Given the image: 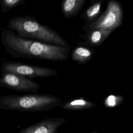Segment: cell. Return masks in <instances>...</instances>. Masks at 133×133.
Returning a JSON list of instances; mask_svg holds the SVG:
<instances>
[{
	"mask_svg": "<svg viewBox=\"0 0 133 133\" xmlns=\"http://www.w3.org/2000/svg\"><path fill=\"white\" fill-rule=\"evenodd\" d=\"M1 40L5 51L11 57L62 61L69 58L70 48L21 37L15 32L1 27Z\"/></svg>",
	"mask_w": 133,
	"mask_h": 133,
	"instance_id": "1",
	"label": "cell"
},
{
	"mask_svg": "<svg viewBox=\"0 0 133 133\" xmlns=\"http://www.w3.org/2000/svg\"><path fill=\"white\" fill-rule=\"evenodd\" d=\"M6 29L23 38L70 48L67 42L57 31L41 24L35 17L30 15L12 17L8 22Z\"/></svg>",
	"mask_w": 133,
	"mask_h": 133,
	"instance_id": "2",
	"label": "cell"
},
{
	"mask_svg": "<svg viewBox=\"0 0 133 133\" xmlns=\"http://www.w3.org/2000/svg\"><path fill=\"white\" fill-rule=\"evenodd\" d=\"M58 97L45 94L6 95L0 97V109L20 112H44L60 107Z\"/></svg>",
	"mask_w": 133,
	"mask_h": 133,
	"instance_id": "3",
	"label": "cell"
},
{
	"mask_svg": "<svg viewBox=\"0 0 133 133\" xmlns=\"http://www.w3.org/2000/svg\"><path fill=\"white\" fill-rule=\"evenodd\" d=\"M123 18V9L121 4L118 1L110 0L105 10L95 21L85 25L83 30L87 31L93 29H101L113 32L121 25Z\"/></svg>",
	"mask_w": 133,
	"mask_h": 133,
	"instance_id": "4",
	"label": "cell"
},
{
	"mask_svg": "<svg viewBox=\"0 0 133 133\" xmlns=\"http://www.w3.org/2000/svg\"><path fill=\"white\" fill-rule=\"evenodd\" d=\"M12 73L31 78L50 77L58 75L54 69L25 64L20 62L4 61L1 66V75Z\"/></svg>",
	"mask_w": 133,
	"mask_h": 133,
	"instance_id": "5",
	"label": "cell"
},
{
	"mask_svg": "<svg viewBox=\"0 0 133 133\" xmlns=\"http://www.w3.org/2000/svg\"><path fill=\"white\" fill-rule=\"evenodd\" d=\"M0 86L18 91L35 94L40 89L38 83L21 75L7 73L0 77Z\"/></svg>",
	"mask_w": 133,
	"mask_h": 133,
	"instance_id": "6",
	"label": "cell"
},
{
	"mask_svg": "<svg viewBox=\"0 0 133 133\" xmlns=\"http://www.w3.org/2000/svg\"><path fill=\"white\" fill-rule=\"evenodd\" d=\"M66 121L64 117L46 118L22 129L19 133H56Z\"/></svg>",
	"mask_w": 133,
	"mask_h": 133,
	"instance_id": "7",
	"label": "cell"
},
{
	"mask_svg": "<svg viewBox=\"0 0 133 133\" xmlns=\"http://www.w3.org/2000/svg\"><path fill=\"white\" fill-rule=\"evenodd\" d=\"M95 54V49L81 42L73 49L71 57L72 61L83 64L91 60Z\"/></svg>",
	"mask_w": 133,
	"mask_h": 133,
	"instance_id": "8",
	"label": "cell"
},
{
	"mask_svg": "<svg viewBox=\"0 0 133 133\" xmlns=\"http://www.w3.org/2000/svg\"><path fill=\"white\" fill-rule=\"evenodd\" d=\"M112 31L101 29H93L86 31L83 36L84 43L90 47L100 46L112 33Z\"/></svg>",
	"mask_w": 133,
	"mask_h": 133,
	"instance_id": "9",
	"label": "cell"
},
{
	"mask_svg": "<svg viewBox=\"0 0 133 133\" xmlns=\"http://www.w3.org/2000/svg\"><path fill=\"white\" fill-rule=\"evenodd\" d=\"M86 0H64L61 3V9L64 17L70 19L76 16L82 9Z\"/></svg>",
	"mask_w": 133,
	"mask_h": 133,
	"instance_id": "10",
	"label": "cell"
},
{
	"mask_svg": "<svg viewBox=\"0 0 133 133\" xmlns=\"http://www.w3.org/2000/svg\"><path fill=\"white\" fill-rule=\"evenodd\" d=\"M103 0H97L92 2L84 11L81 15V18L85 22V25H88L95 21L101 15Z\"/></svg>",
	"mask_w": 133,
	"mask_h": 133,
	"instance_id": "11",
	"label": "cell"
},
{
	"mask_svg": "<svg viewBox=\"0 0 133 133\" xmlns=\"http://www.w3.org/2000/svg\"><path fill=\"white\" fill-rule=\"evenodd\" d=\"M96 106L95 103L81 97L67 100L62 103L60 107L65 110H82L94 108Z\"/></svg>",
	"mask_w": 133,
	"mask_h": 133,
	"instance_id": "12",
	"label": "cell"
},
{
	"mask_svg": "<svg viewBox=\"0 0 133 133\" xmlns=\"http://www.w3.org/2000/svg\"><path fill=\"white\" fill-rule=\"evenodd\" d=\"M124 100V97L121 95H110L104 99L103 104L107 108H114L121 105Z\"/></svg>",
	"mask_w": 133,
	"mask_h": 133,
	"instance_id": "13",
	"label": "cell"
},
{
	"mask_svg": "<svg viewBox=\"0 0 133 133\" xmlns=\"http://www.w3.org/2000/svg\"><path fill=\"white\" fill-rule=\"evenodd\" d=\"M25 0H0L2 12H7L17 6L23 4Z\"/></svg>",
	"mask_w": 133,
	"mask_h": 133,
	"instance_id": "14",
	"label": "cell"
},
{
	"mask_svg": "<svg viewBox=\"0 0 133 133\" xmlns=\"http://www.w3.org/2000/svg\"><path fill=\"white\" fill-rule=\"evenodd\" d=\"M91 133H98V132L97 131H93L91 132Z\"/></svg>",
	"mask_w": 133,
	"mask_h": 133,
	"instance_id": "15",
	"label": "cell"
}]
</instances>
